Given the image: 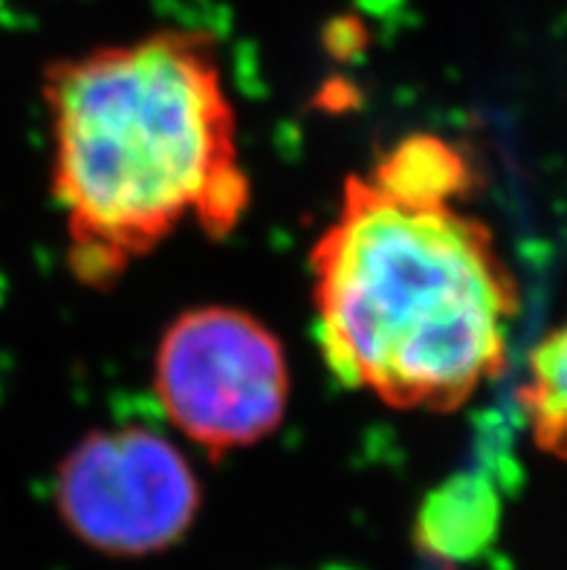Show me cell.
Here are the masks:
<instances>
[{"instance_id": "obj_5", "label": "cell", "mask_w": 567, "mask_h": 570, "mask_svg": "<svg viewBox=\"0 0 567 570\" xmlns=\"http://www.w3.org/2000/svg\"><path fill=\"white\" fill-rule=\"evenodd\" d=\"M518 405L532 446L567 463V313L530 351Z\"/></svg>"}, {"instance_id": "obj_4", "label": "cell", "mask_w": 567, "mask_h": 570, "mask_svg": "<svg viewBox=\"0 0 567 570\" xmlns=\"http://www.w3.org/2000/svg\"><path fill=\"white\" fill-rule=\"evenodd\" d=\"M52 499L67 533L110 559L177 548L203 510L201 478L177 443L148 426L85 434L61 458Z\"/></svg>"}, {"instance_id": "obj_6", "label": "cell", "mask_w": 567, "mask_h": 570, "mask_svg": "<svg viewBox=\"0 0 567 570\" xmlns=\"http://www.w3.org/2000/svg\"><path fill=\"white\" fill-rule=\"evenodd\" d=\"M498 530V499L481 484H454L431 495L417 519V544L443 562H469Z\"/></svg>"}, {"instance_id": "obj_3", "label": "cell", "mask_w": 567, "mask_h": 570, "mask_svg": "<svg viewBox=\"0 0 567 570\" xmlns=\"http://www.w3.org/2000/svg\"><path fill=\"white\" fill-rule=\"evenodd\" d=\"M154 394L186 441L226 455L266 441L284 423L287 354L258 316L229 304L194 307L159 336Z\"/></svg>"}, {"instance_id": "obj_1", "label": "cell", "mask_w": 567, "mask_h": 570, "mask_svg": "<svg viewBox=\"0 0 567 570\" xmlns=\"http://www.w3.org/2000/svg\"><path fill=\"white\" fill-rule=\"evenodd\" d=\"M50 186L65 215L67 264L114 287L180 226L226 238L250 206L237 119L217 43L157 29L52 61Z\"/></svg>"}, {"instance_id": "obj_2", "label": "cell", "mask_w": 567, "mask_h": 570, "mask_svg": "<svg viewBox=\"0 0 567 570\" xmlns=\"http://www.w3.org/2000/svg\"><path fill=\"white\" fill-rule=\"evenodd\" d=\"M310 273L319 347L345 389L458 412L507 368L521 293L492 229L458 200L348 177Z\"/></svg>"}]
</instances>
